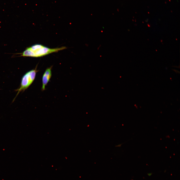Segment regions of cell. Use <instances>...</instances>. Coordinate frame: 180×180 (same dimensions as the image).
<instances>
[{
  "label": "cell",
  "mask_w": 180,
  "mask_h": 180,
  "mask_svg": "<svg viewBox=\"0 0 180 180\" xmlns=\"http://www.w3.org/2000/svg\"><path fill=\"white\" fill-rule=\"evenodd\" d=\"M66 48L65 46L55 48H50L39 44H34L26 48L20 56L38 57L47 55L51 53L57 52Z\"/></svg>",
  "instance_id": "cell-1"
},
{
  "label": "cell",
  "mask_w": 180,
  "mask_h": 180,
  "mask_svg": "<svg viewBox=\"0 0 180 180\" xmlns=\"http://www.w3.org/2000/svg\"><path fill=\"white\" fill-rule=\"evenodd\" d=\"M37 66L34 69L27 72L22 76L19 87L15 90V91L17 92V93L12 102L14 101L20 92H24L30 86L34 81L36 74L38 71L37 70Z\"/></svg>",
  "instance_id": "cell-2"
},
{
  "label": "cell",
  "mask_w": 180,
  "mask_h": 180,
  "mask_svg": "<svg viewBox=\"0 0 180 180\" xmlns=\"http://www.w3.org/2000/svg\"><path fill=\"white\" fill-rule=\"evenodd\" d=\"M52 66H51L46 69L44 74L42 78V91L44 90L45 86L49 81L52 75Z\"/></svg>",
  "instance_id": "cell-3"
}]
</instances>
